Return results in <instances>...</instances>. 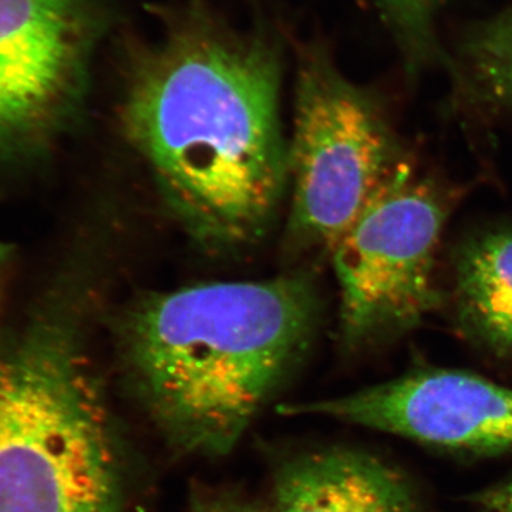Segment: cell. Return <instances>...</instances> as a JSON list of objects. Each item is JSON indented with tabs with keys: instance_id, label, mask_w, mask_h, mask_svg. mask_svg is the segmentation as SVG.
I'll return each mask as SVG.
<instances>
[{
	"instance_id": "6da1fadb",
	"label": "cell",
	"mask_w": 512,
	"mask_h": 512,
	"mask_svg": "<svg viewBox=\"0 0 512 512\" xmlns=\"http://www.w3.org/2000/svg\"><path fill=\"white\" fill-rule=\"evenodd\" d=\"M281 60L264 37L207 16L174 23L131 60L124 137L184 231L212 251L265 237L288 192Z\"/></svg>"
},
{
	"instance_id": "7a4b0ae2",
	"label": "cell",
	"mask_w": 512,
	"mask_h": 512,
	"mask_svg": "<svg viewBox=\"0 0 512 512\" xmlns=\"http://www.w3.org/2000/svg\"><path fill=\"white\" fill-rule=\"evenodd\" d=\"M308 275L148 293L116 320L120 359L171 446L225 456L311 342Z\"/></svg>"
},
{
	"instance_id": "3957f363",
	"label": "cell",
	"mask_w": 512,
	"mask_h": 512,
	"mask_svg": "<svg viewBox=\"0 0 512 512\" xmlns=\"http://www.w3.org/2000/svg\"><path fill=\"white\" fill-rule=\"evenodd\" d=\"M80 319L56 299L0 342V512H133Z\"/></svg>"
},
{
	"instance_id": "277c9868",
	"label": "cell",
	"mask_w": 512,
	"mask_h": 512,
	"mask_svg": "<svg viewBox=\"0 0 512 512\" xmlns=\"http://www.w3.org/2000/svg\"><path fill=\"white\" fill-rule=\"evenodd\" d=\"M386 111L330 57L299 60L288 138L289 244L332 254L377 191L403 163Z\"/></svg>"
},
{
	"instance_id": "5b68a950",
	"label": "cell",
	"mask_w": 512,
	"mask_h": 512,
	"mask_svg": "<svg viewBox=\"0 0 512 512\" xmlns=\"http://www.w3.org/2000/svg\"><path fill=\"white\" fill-rule=\"evenodd\" d=\"M446 218L440 192L403 161L330 254L346 346L402 335L439 308L434 269Z\"/></svg>"
},
{
	"instance_id": "8992f818",
	"label": "cell",
	"mask_w": 512,
	"mask_h": 512,
	"mask_svg": "<svg viewBox=\"0 0 512 512\" xmlns=\"http://www.w3.org/2000/svg\"><path fill=\"white\" fill-rule=\"evenodd\" d=\"M286 416H322L448 450L512 451V389L450 369H419L359 392L286 404Z\"/></svg>"
},
{
	"instance_id": "52a82bcc",
	"label": "cell",
	"mask_w": 512,
	"mask_h": 512,
	"mask_svg": "<svg viewBox=\"0 0 512 512\" xmlns=\"http://www.w3.org/2000/svg\"><path fill=\"white\" fill-rule=\"evenodd\" d=\"M77 0H0V165L45 156L77 87Z\"/></svg>"
},
{
	"instance_id": "ba28073f",
	"label": "cell",
	"mask_w": 512,
	"mask_h": 512,
	"mask_svg": "<svg viewBox=\"0 0 512 512\" xmlns=\"http://www.w3.org/2000/svg\"><path fill=\"white\" fill-rule=\"evenodd\" d=\"M274 512H421L409 478L365 451L296 457L275 480Z\"/></svg>"
},
{
	"instance_id": "9c48e42d",
	"label": "cell",
	"mask_w": 512,
	"mask_h": 512,
	"mask_svg": "<svg viewBox=\"0 0 512 512\" xmlns=\"http://www.w3.org/2000/svg\"><path fill=\"white\" fill-rule=\"evenodd\" d=\"M456 305L468 338L512 359V229L488 232L458 252Z\"/></svg>"
},
{
	"instance_id": "30bf717a",
	"label": "cell",
	"mask_w": 512,
	"mask_h": 512,
	"mask_svg": "<svg viewBox=\"0 0 512 512\" xmlns=\"http://www.w3.org/2000/svg\"><path fill=\"white\" fill-rule=\"evenodd\" d=\"M464 53L480 92L512 107V9L474 29Z\"/></svg>"
},
{
	"instance_id": "8fae6325",
	"label": "cell",
	"mask_w": 512,
	"mask_h": 512,
	"mask_svg": "<svg viewBox=\"0 0 512 512\" xmlns=\"http://www.w3.org/2000/svg\"><path fill=\"white\" fill-rule=\"evenodd\" d=\"M386 8L409 26L421 25V19L433 6L434 0H382Z\"/></svg>"
},
{
	"instance_id": "7c38bea8",
	"label": "cell",
	"mask_w": 512,
	"mask_h": 512,
	"mask_svg": "<svg viewBox=\"0 0 512 512\" xmlns=\"http://www.w3.org/2000/svg\"><path fill=\"white\" fill-rule=\"evenodd\" d=\"M477 503L488 512H512V480L478 494Z\"/></svg>"
},
{
	"instance_id": "4fadbf2b",
	"label": "cell",
	"mask_w": 512,
	"mask_h": 512,
	"mask_svg": "<svg viewBox=\"0 0 512 512\" xmlns=\"http://www.w3.org/2000/svg\"><path fill=\"white\" fill-rule=\"evenodd\" d=\"M195 512H258L251 504L238 498L218 497L205 501Z\"/></svg>"
},
{
	"instance_id": "5bb4252c",
	"label": "cell",
	"mask_w": 512,
	"mask_h": 512,
	"mask_svg": "<svg viewBox=\"0 0 512 512\" xmlns=\"http://www.w3.org/2000/svg\"><path fill=\"white\" fill-rule=\"evenodd\" d=\"M12 254V247L0 242V296H2L3 281H5L6 271H8V266L12 261Z\"/></svg>"
}]
</instances>
